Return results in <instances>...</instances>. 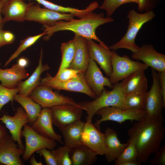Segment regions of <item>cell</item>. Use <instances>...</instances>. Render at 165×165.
I'll return each instance as SVG.
<instances>
[{"mask_svg":"<svg viewBox=\"0 0 165 165\" xmlns=\"http://www.w3.org/2000/svg\"><path fill=\"white\" fill-rule=\"evenodd\" d=\"M24 150L20 149L11 136L7 134L2 138L0 144V164L23 165L20 159Z\"/></svg>","mask_w":165,"mask_h":165,"instance_id":"obj_16","label":"cell"},{"mask_svg":"<svg viewBox=\"0 0 165 165\" xmlns=\"http://www.w3.org/2000/svg\"><path fill=\"white\" fill-rule=\"evenodd\" d=\"M123 81L116 83L110 90L105 88L101 94L94 100L77 103L79 106L87 112L86 122L92 123L93 118L97 112L104 107L115 106L125 109V94L123 90Z\"/></svg>","mask_w":165,"mask_h":165,"instance_id":"obj_3","label":"cell"},{"mask_svg":"<svg viewBox=\"0 0 165 165\" xmlns=\"http://www.w3.org/2000/svg\"><path fill=\"white\" fill-rule=\"evenodd\" d=\"M127 142V145L115 161L116 165H122L125 162L137 160L138 152L134 142L129 139Z\"/></svg>","mask_w":165,"mask_h":165,"instance_id":"obj_31","label":"cell"},{"mask_svg":"<svg viewBox=\"0 0 165 165\" xmlns=\"http://www.w3.org/2000/svg\"><path fill=\"white\" fill-rule=\"evenodd\" d=\"M36 152L41 156H42L47 165H58L56 158L51 152L47 148L40 149Z\"/></svg>","mask_w":165,"mask_h":165,"instance_id":"obj_38","label":"cell"},{"mask_svg":"<svg viewBox=\"0 0 165 165\" xmlns=\"http://www.w3.org/2000/svg\"><path fill=\"white\" fill-rule=\"evenodd\" d=\"M163 117L145 116L136 121L128 130L129 139L134 142L138 152L137 160L141 164L147 163L150 156L161 148L165 129Z\"/></svg>","mask_w":165,"mask_h":165,"instance_id":"obj_1","label":"cell"},{"mask_svg":"<svg viewBox=\"0 0 165 165\" xmlns=\"http://www.w3.org/2000/svg\"><path fill=\"white\" fill-rule=\"evenodd\" d=\"M29 74L24 68L17 64L9 68L2 69L0 68V81L1 84L7 88L17 87L23 79L27 78Z\"/></svg>","mask_w":165,"mask_h":165,"instance_id":"obj_24","label":"cell"},{"mask_svg":"<svg viewBox=\"0 0 165 165\" xmlns=\"http://www.w3.org/2000/svg\"><path fill=\"white\" fill-rule=\"evenodd\" d=\"M40 85L57 90L82 93L93 98L97 97L87 84L82 72L79 73L76 77L65 81L59 80L47 73L45 77L41 79Z\"/></svg>","mask_w":165,"mask_h":165,"instance_id":"obj_6","label":"cell"},{"mask_svg":"<svg viewBox=\"0 0 165 165\" xmlns=\"http://www.w3.org/2000/svg\"><path fill=\"white\" fill-rule=\"evenodd\" d=\"M3 115L0 117V121L4 123L11 134L13 140L17 142L19 148L24 150V146L21 139L22 129L26 124L29 123L28 116L22 106L17 108L13 116L2 111Z\"/></svg>","mask_w":165,"mask_h":165,"instance_id":"obj_13","label":"cell"},{"mask_svg":"<svg viewBox=\"0 0 165 165\" xmlns=\"http://www.w3.org/2000/svg\"><path fill=\"white\" fill-rule=\"evenodd\" d=\"M17 64L21 67L25 68L28 64V61L26 58L21 57L18 60Z\"/></svg>","mask_w":165,"mask_h":165,"instance_id":"obj_42","label":"cell"},{"mask_svg":"<svg viewBox=\"0 0 165 165\" xmlns=\"http://www.w3.org/2000/svg\"><path fill=\"white\" fill-rule=\"evenodd\" d=\"M82 145L95 152L97 155H104L105 151L104 134L92 123H85L81 137Z\"/></svg>","mask_w":165,"mask_h":165,"instance_id":"obj_17","label":"cell"},{"mask_svg":"<svg viewBox=\"0 0 165 165\" xmlns=\"http://www.w3.org/2000/svg\"><path fill=\"white\" fill-rule=\"evenodd\" d=\"M61 63L57 73L64 69L68 68L72 61L75 52V46L74 39L63 43L61 47Z\"/></svg>","mask_w":165,"mask_h":165,"instance_id":"obj_30","label":"cell"},{"mask_svg":"<svg viewBox=\"0 0 165 165\" xmlns=\"http://www.w3.org/2000/svg\"><path fill=\"white\" fill-rule=\"evenodd\" d=\"M105 151L104 155L109 163L115 161L128 144L122 143L117 134L113 129L108 127L105 131Z\"/></svg>","mask_w":165,"mask_h":165,"instance_id":"obj_21","label":"cell"},{"mask_svg":"<svg viewBox=\"0 0 165 165\" xmlns=\"http://www.w3.org/2000/svg\"><path fill=\"white\" fill-rule=\"evenodd\" d=\"M35 0L46 8L58 12L71 13L79 19L85 17L91 14L94 13L93 11L98 7V5L96 2H94L90 4L85 9H79L59 5L47 0Z\"/></svg>","mask_w":165,"mask_h":165,"instance_id":"obj_26","label":"cell"},{"mask_svg":"<svg viewBox=\"0 0 165 165\" xmlns=\"http://www.w3.org/2000/svg\"><path fill=\"white\" fill-rule=\"evenodd\" d=\"M101 118L95 123L94 126L100 130V125L102 122L111 121L121 124L127 120L139 121L146 115L143 110L124 109L115 106L102 108L96 113Z\"/></svg>","mask_w":165,"mask_h":165,"instance_id":"obj_7","label":"cell"},{"mask_svg":"<svg viewBox=\"0 0 165 165\" xmlns=\"http://www.w3.org/2000/svg\"><path fill=\"white\" fill-rule=\"evenodd\" d=\"M154 157L150 160V163L152 165H165V146L163 145L157 152L155 153Z\"/></svg>","mask_w":165,"mask_h":165,"instance_id":"obj_39","label":"cell"},{"mask_svg":"<svg viewBox=\"0 0 165 165\" xmlns=\"http://www.w3.org/2000/svg\"><path fill=\"white\" fill-rule=\"evenodd\" d=\"M134 59L142 61L148 67L158 72L165 71V55L158 52L151 44H144L131 56Z\"/></svg>","mask_w":165,"mask_h":165,"instance_id":"obj_15","label":"cell"},{"mask_svg":"<svg viewBox=\"0 0 165 165\" xmlns=\"http://www.w3.org/2000/svg\"><path fill=\"white\" fill-rule=\"evenodd\" d=\"M72 14L58 12L46 8L41 7L39 4L33 2L28 7L25 20L34 21L43 24L50 25L58 21H69L74 18Z\"/></svg>","mask_w":165,"mask_h":165,"instance_id":"obj_11","label":"cell"},{"mask_svg":"<svg viewBox=\"0 0 165 165\" xmlns=\"http://www.w3.org/2000/svg\"><path fill=\"white\" fill-rule=\"evenodd\" d=\"M85 123L81 120L59 129L64 140V145L70 149L82 145V134Z\"/></svg>","mask_w":165,"mask_h":165,"instance_id":"obj_27","label":"cell"},{"mask_svg":"<svg viewBox=\"0 0 165 165\" xmlns=\"http://www.w3.org/2000/svg\"><path fill=\"white\" fill-rule=\"evenodd\" d=\"M146 93L144 94L131 93L125 95L124 100V108L144 110Z\"/></svg>","mask_w":165,"mask_h":165,"instance_id":"obj_32","label":"cell"},{"mask_svg":"<svg viewBox=\"0 0 165 165\" xmlns=\"http://www.w3.org/2000/svg\"><path fill=\"white\" fill-rule=\"evenodd\" d=\"M5 2L3 0H0V30H2V28L4 24L2 21V17L1 14L2 9L5 4Z\"/></svg>","mask_w":165,"mask_h":165,"instance_id":"obj_44","label":"cell"},{"mask_svg":"<svg viewBox=\"0 0 165 165\" xmlns=\"http://www.w3.org/2000/svg\"><path fill=\"white\" fill-rule=\"evenodd\" d=\"M114 21L111 17L105 18L103 13H93L82 18H73L69 21L61 20L50 25H43L46 35L44 39H49L55 32L60 31H68L73 32L75 35L81 36L86 39H91L102 43L96 34V29L100 26Z\"/></svg>","mask_w":165,"mask_h":165,"instance_id":"obj_2","label":"cell"},{"mask_svg":"<svg viewBox=\"0 0 165 165\" xmlns=\"http://www.w3.org/2000/svg\"><path fill=\"white\" fill-rule=\"evenodd\" d=\"M86 41L90 58L97 63L109 77L112 72V51L104 42L97 44L91 39H86Z\"/></svg>","mask_w":165,"mask_h":165,"instance_id":"obj_14","label":"cell"},{"mask_svg":"<svg viewBox=\"0 0 165 165\" xmlns=\"http://www.w3.org/2000/svg\"><path fill=\"white\" fill-rule=\"evenodd\" d=\"M46 33L44 31L42 33L37 35L29 36L21 40L17 49L5 63L4 67L7 66L11 61L16 58L22 52L32 45L41 37L46 35Z\"/></svg>","mask_w":165,"mask_h":165,"instance_id":"obj_34","label":"cell"},{"mask_svg":"<svg viewBox=\"0 0 165 165\" xmlns=\"http://www.w3.org/2000/svg\"><path fill=\"white\" fill-rule=\"evenodd\" d=\"M3 30H0V47L6 45L2 36Z\"/></svg>","mask_w":165,"mask_h":165,"instance_id":"obj_46","label":"cell"},{"mask_svg":"<svg viewBox=\"0 0 165 165\" xmlns=\"http://www.w3.org/2000/svg\"><path fill=\"white\" fill-rule=\"evenodd\" d=\"M7 134L5 127L0 124V138H2Z\"/></svg>","mask_w":165,"mask_h":165,"instance_id":"obj_45","label":"cell"},{"mask_svg":"<svg viewBox=\"0 0 165 165\" xmlns=\"http://www.w3.org/2000/svg\"><path fill=\"white\" fill-rule=\"evenodd\" d=\"M2 138H0V143H1V142Z\"/></svg>","mask_w":165,"mask_h":165,"instance_id":"obj_47","label":"cell"},{"mask_svg":"<svg viewBox=\"0 0 165 165\" xmlns=\"http://www.w3.org/2000/svg\"><path fill=\"white\" fill-rule=\"evenodd\" d=\"M5 3H6L8 0H3Z\"/></svg>","mask_w":165,"mask_h":165,"instance_id":"obj_48","label":"cell"},{"mask_svg":"<svg viewBox=\"0 0 165 165\" xmlns=\"http://www.w3.org/2000/svg\"><path fill=\"white\" fill-rule=\"evenodd\" d=\"M53 125L59 129L81 120L83 109L78 105L65 104L51 108Z\"/></svg>","mask_w":165,"mask_h":165,"instance_id":"obj_12","label":"cell"},{"mask_svg":"<svg viewBox=\"0 0 165 165\" xmlns=\"http://www.w3.org/2000/svg\"><path fill=\"white\" fill-rule=\"evenodd\" d=\"M112 51V72L109 78L112 84L118 83L136 71H145L148 68L143 63L132 60L127 55L121 56L115 50Z\"/></svg>","mask_w":165,"mask_h":165,"instance_id":"obj_5","label":"cell"},{"mask_svg":"<svg viewBox=\"0 0 165 165\" xmlns=\"http://www.w3.org/2000/svg\"><path fill=\"white\" fill-rule=\"evenodd\" d=\"M73 39L75 42V52L73 60L68 68L80 70L85 74L90 59L86 39L76 35H75Z\"/></svg>","mask_w":165,"mask_h":165,"instance_id":"obj_22","label":"cell"},{"mask_svg":"<svg viewBox=\"0 0 165 165\" xmlns=\"http://www.w3.org/2000/svg\"><path fill=\"white\" fill-rule=\"evenodd\" d=\"M2 36L6 44L12 43L15 38L14 35L11 32L3 30Z\"/></svg>","mask_w":165,"mask_h":165,"instance_id":"obj_41","label":"cell"},{"mask_svg":"<svg viewBox=\"0 0 165 165\" xmlns=\"http://www.w3.org/2000/svg\"><path fill=\"white\" fill-rule=\"evenodd\" d=\"M130 2L136 3L139 7L143 4V0H104L100 8L105 10L106 12V17L109 18L118 7L124 4Z\"/></svg>","mask_w":165,"mask_h":165,"instance_id":"obj_33","label":"cell"},{"mask_svg":"<svg viewBox=\"0 0 165 165\" xmlns=\"http://www.w3.org/2000/svg\"><path fill=\"white\" fill-rule=\"evenodd\" d=\"M152 84L150 90L146 93L144 111L146 116L152 118L163 117L162 111L165 107L161 93L158 72L151 68Z\"/></svg>","mask_w":165,"mask_h":165,"instance_id":"obj_9","label":"cell"},{"mask_svg":"<svg viewBox=\"0 0 165 165\" xmlns=\"http://www.w3.org/2000/svg\"><path fill=\"white\" fill-rule=\"evenodd\" d=\"M155 16V14L152 11L140 13L134 9L130 10L127 15L129 22L126 33L119 41L111 45L109 49L115 51L119 49H125L132 53L137 51L139 47L135 43L136 36L143 25Z\"/></svg>","mask_w":165,"mask_h":165,"instance_id":"obj_4","label":"cell"},{"mask_svg":"<svg viewBox=\"0 0 165 165\" xmlns=\"http://www.w3.org/2000/svg\"><path fill=\"white\" fill-rule=\"evenodd\" d=\"M82 72L79 70L70 68H65L59 73H57L54 77L61 81H65L76 77L79 73Z\"/></svg>","mask_w":165,"mask_h":165,"instance_id":"obj_37","label":"cell"},{"mask_svg":"<svg viewBox=\"0 0 165 165\" xmlns=\"http://www.w3.org/2000/svg\"><path fill=\"white\" fill-rule=\"evenodd\" d=\"M53 125L51 108H45L42 109L36 120L30 126L41 135L63 144L61 136L56 133Z\"/></svg>","mask_w":165,"mask_h":165,"instance_id":"obj_19","label":"cell"},{"mask_svg":"<svg viewBox=\"0 0 165 165\" xmlns=\"http://www.w3.org/2000/svg\"><path fill=\"white\" fill-rule=\"evenodd\" d=\"M70 149L65 145L51 150L57 161L58 165H72L69 156Z\"/></svg>","mask_w":165,"mask_h":165,"instance_id":"obj_35","label":"cell"},{"mask_svg":"<svg viewBox=\"0 0 165 165\" xmlns=\"http://www.w3.org/2000/svg\"><path fill=\"white\" fill-rule=\"evenodd\" d=\"M84 76L87 84L97 97L101 94L105 86L113 87L109 78L104 76L97 63L90 58Z\"/></svg>","mask_w":165,"mask_h":165,"instance_id":"obj_18","label":"cell"},{"mask_svg":"<svg viewBox=\"0 0 165 165\" xmlns=\"http://www.w3.org/2000/svg\"><path fill=\"white\" fill-rule=\"evenodd\" d=\"M14 100L20 105L27 114L29 119V125L36 120L42 110L41 106L35 102L28 96L16 94Z\"/></svg>","mask_w":165,"mask_h":165,"instance_id":"obj_29","label":"cell"},{"mask_svg":"<svg viewBox=\"0 0 165 165\" xmlns=\"http://www.w3.org/2000/svg\"><path fill=\"white\" fill-rule=\"evenodd\" d=\"M69 155L72 165H92L96 161L97 155L83 145L71 148Z\"/></svg>","mask_w":165,"mask_h":165,"instance_id":"obj_28","label":"cell"},{"mask_svg":"<svg viewBox=\"0 0 165 165\" xmlns=\"http://www.w3.org/2000/svg\"><path fill=\"white\" fill-rule=\"evenodd\" d=\"M32 2L26 3L23 0H8L1 11V13L4 16L2 18L3 24L10 20L24 21L28 9Z\"/></svg>","mask_w":165,"mask_h":165,"instance_id":"obj_20","label":"cell"},{"mask_svg":"<svg viewBox=\"0 0 165 165\" xmlns=\"http://www.w3.org/2000/svg\"><path fill=\"white\" fill-rule=\"evenodd\" d=\"M1 65V63H0V65Z\"/></svg>","mask_w":165,"mask_h":165,"instance_id":"obj_49","label":"cell"},{"mask_svg":"<svg viewBox=\"0 0 165 165\" xmlns=\"http://www.w3.org/2000/svg\"><path fill=\"white\" fill-rule=\"evenodd\" d=\"M29 162L31 165H42L43 164L41 161L38 162L36 160L35 155L33 154L30 158Z\"/></svg>","mask_w":165,"mask_h":165,"instance_id":"obj_43","label":"cell"},{"mask_svg":"<svg viewBox=\"0 0 165 165\" xmlns=\"http://www.w3.org/2000/svg\"><path fill=\"white\" fill-rule=\"evenodd\" d=\"M21 136L25 140V148L22 155L24 161H27L34 152L40 149L46 148L52 150L57 145L55 141L39 134L28 124L24 126Z\"/></svg>","mask_w":165,"mask_h":165,"instance_id":"obj_8","label":"cell"},{"mask_svg":"<svg viewBox=\"0 0 165 165\" xmlns=\"http://www.w3.org/2000/svg\"><path fill=\"white\" fill-rule=\"evenodd\" d=\"M18 92L17 87L8 88L0 83V112L3 107L9 101L12 102L15 96Z\"/></svg>","mask_w":165,"mask_h":165,"instance_id":"obj_36","label":"cell"},{"mask_svg":"<svg viewBox=\"0 0 165 165\" xmlns=\"http://www.w3.org/2000/svg\"><path fill=\"white\" fill-rule=\"evenodd\" d=\"M47 86L40 85L34 90L28 96L43 108L53 107L65 104L77 105L72 98L52 90Z\"/></svg>","mask_w":165,"mask_h":165,"instance_id":"obj_10","label":"cell"},{"mask_svg":"<svg viewBox=\"0 0 165 165\" xmlns=\"http://www.w3.org/2000/svg\"><path fill=\"white\" fill-rule=\"evenodd\" d=\"M43 52L41 49L38 64L31 75L26 80L21 81L17 87L19 94L28 96L35 88L40 85L41 75L44 71L50 69V67L47 64L42 63Z\"/></svg>","mask_w":165,"mask_h":165,"instance_id":"obj_23","label":"cell"},{"mask_svg":"<svg viewBox=\"0 0 165 165\" xmlns=\"http://www.w3.org/2000/svg\"><path fill=\"white\" fill-rule=\"evenodd\" d=\"M144 71H136L123 79V89L125 95L131 93L144 94L146 93L148 81Z\"/></svg>","mask_w":165,"mask_h":165,"instance_id":"obj_25","label":"cell"},{"mask_svg":"<svg viewBox=\"0 0 165 165\" xmlns=\"http://www.w3.org/2000/svg\"><path fill=\"white\" fill-rule=\"evenodd\" d=\"M161 93L165 102V71L158 72Z\"/></svg>","mask_w":165,"mask_h":165,"instance_id":"obj_40","label":"cell"}]
</instances>
